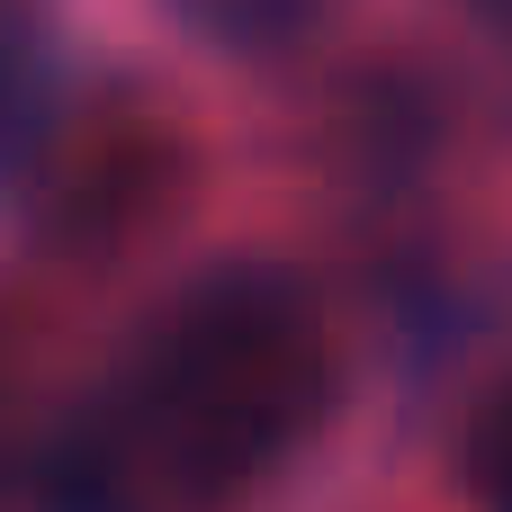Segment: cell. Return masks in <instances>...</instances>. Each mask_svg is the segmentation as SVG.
Masks as SVG:
<instances>
[{"label": "cell", "mask_w": 512, "mask_h": 512, "mask_svg": "<svg viewBox=\"0 0 512 512\" xmlns=\"http://www.w3.org/2000/svg\"><path fill=\"white\" fill-rule=\"evenodd\" d=\"M333 405V333L297 270H198L117 387L63 432L45 512H234Z\"/></svg>", "instance_id": "cell-1"}, {"label": "cell", "mask_w": 512, "mask_h": 512, "mask_svg": "<svg viewBox=\"0 0 512 512\" xmlns=\"http://www.w3.org/2000/svg\"><path fill=\"white\" fill-rule=\"evenodd\" d=\"M189 180H198L189 126L162 99H144L135 81H99L36 135L27 225L63 261H117L189 207Z\"/></svg>", "instance_id": "cell-2"}, {"label": "cell", "mask_w": 512, "mask_h": 512, "mask_svg": "<svg viewBox=\"0 0 512 512\" xmlns=\"http://www.w3.org/2000/svg\"><path fill=\"white\" fill-rule=\"evenodd\" d=\"M180 18H189L198 36H216V45L279 54V45H297V36L324 18V0H180Z\"/></svg>", "instance_id": "cell-3"}, {"label": "cell", "mask_w": 512, "mask_h": 512, "mask_svg": "<svg viewBox=\"0 0 512 512\" xmlns=\"http://www.w3.org/2000/svg\"><path fill=\"white\" fill-rule=\"evenodd\" d=\"M459 477L477 512H512V378L468 414V441H459Z\"/></svg>", "instance_id": "cell-4"}, {"label": "cell", "mask_w": 512, "mask_h": 512, "mask_svg": "<svg viewBox=\"0 0 512 512\" xmlns=\"http://www.w3.org/2000/svg\"><path fill=\"white\" fill-rule=\"evenodd\" d=\"M18 54H27V0H0V99L18 81Z\"/></svg>", "instance_id": "cell-5"}]
</instances>
